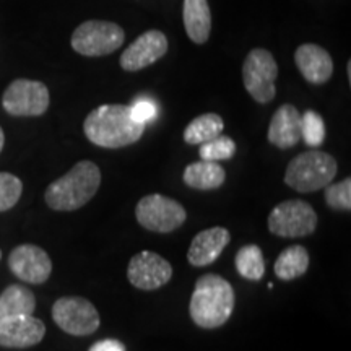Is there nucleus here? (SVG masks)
<instances>
[{"mask_svg": "<svg viewBox=\"0 0 351 351\" xmlns=\"http://www.w3.org/2000/svg\"><path fill=\"white\" fill-rule=\"evenodd\" d=\"M8 267L12 274L21 282L41 285L47 282L52 274V261L44 249L34 244H21L8 256Z\"/></svg>", "mask_w": 351, "mask_h": 351, "instance_id": "obj_12", "label": "nucleus"}, {"mask_svg": "<svg viewBox=\"0 0 351 351\" xmlns=\"http://www.w3.org/2000/svg\"><path fill=\"white\" fill-rule=\"evenodd\" d=\"M335 158L320 150H309L293 158L285 173V184L301 194L320 191L337 176Z\"/></svg>", "mask_w": 351, "mask_h": 351, "instance_id": "obj_4", "label": "nucleus"}, {"mask_svg": "<svg viewBox=\"0 0 351 351\" xmlns=\"http://www.w3.org/2000/svg\"><path fill=\"white\" fill-rule=\"evenodd\" d=\"M199 155L204 161H215V163L223 160H231L236 155V143L228 135L219 134L218 137L210 140V142L200 145Z\"/></svg>", "mask_w": 351, "mask_h": 351, "instance_id": "obj_24", "label": "nucleus"}, {"mask_svg": "<svg viewBox=\"0 0 351 351\" xmlns=\"http://www.w3.org/2000/svg\"><path fill=\"white\" fill-rule=\"evenodd\" d=\"M326 189V204L333 210L350 212L351 210V179L345 178L337 184H328Z\"/></svg>", "mask_w": 351, "mask_h": 351, "instance_id": "obj_27", "label": "nucleus"}, {"mask_svg": "<svg viewBox=\"0 0 351 351\" xmlns=\"http://www.w3.org/2000/svg\"><path fill=\"white\" fill-rule=\"evenodd\" d=\"M184 184L195 191H215L226 181V171L215 161H197L184 169Z\"/></svg>", "mask_w": 351, "mask_h": 351, "instance_id": "obj_19", "label": "nucleus"}, {"mask_svg": "<svg viewBox=\"0 0 351 351\" xmlns=\"http://www.w3.org/2000/svg\"><path fill=\"white\" fill-rule=\"evenodd\" d=\"M236 270L245 280L258 282L265 275V257L262 249L256 244L243 245L234 258Z\"/></svg>", "mask_w": 351, "mask_h": 351, "instance_id": "obj_23", "label": "nucleus"}, {"mask_svg": "<svg viewBox=\"0 0 351 351\" xmlns=\"http://www.w3.org/2000/svg\"><path fill=\"white\" fill-rule=\"evenodd\" d=\"M231 234L226 228L215 226L200 231L192 239L191 247L187 251V261L194 267H207L221 256L225 247L230 244Z\"/></svg>", "mask_w": 351, "mask_h": 351, "instance_id": "obj_16", "label": "nucleus"}, {"mask_svg": "<svg viewBox=\"0 0 351 351\" xmlns=\"http://www.w3.org/2000/svg\"><path fill=\"white\" fill-rule=\"evenodd\" d=\"M236 306L231 283L217 274H205L197 280L189 302V314L197 327L218 328L230 320Z\"/></svg>", "mask_w": 351, "mask_h": 351, "instance_id": "obj_2", "label": "nucleus"}, {"mask_svg": "<svg viewBox=\"0 0 351 351\" xmlns=\"http://www.w3.org/2000/svg\"><path fill=\"white\" fill-rule=\"evenodd\" d=\"M319 218L315 210L304 200H285L269 215V230L278 238H304L313 234Z\"/></svg>", "mask_w": 351, "mask_h": 351, "instance_id": "obj_6", "label": "nucleus"}, {"mask_svg": "<svg viewBox=\"0 0 351 351\" xmlns=\"http://www.w3.org/2000/svg\"><path fill=\"white\" fill-rule=\"evenodd\" d=\"M101 186V171L93 161H78L69 173L46 189L47 207L56 212H75L85 207Z\"/></svg>", "mask_w": 351, "mask_h": 351, "instance_id": "obj_3", "label": "nucleus"}, {"mask_svg": "<svg viewBox=\"0 0 351 351\" xmlns=\"http://www.w3.org/2000/svg\"><path fill=\"white\" fill-rule=\"evenodd\" d=\"M130 111L134 114V117L140 122H143L147 125V122H152L156 119L158 116V106L156 103L152 98H147V96H142V98H137L132 103Z\"/></svg>", "mask_w": 351, "mask_h": 351, "instance_id": "obj_28", "label": "nucleus"}, {"mask_svg": "<svg viewBox=\"0 0 351 351\" xmlns=\"http://www.w3.org/2000/svg\"><path fill=\"white\" fill-rule=\"evenodd\" d=\"M46 326L33 315H15L0 319V346L3 348H29L43 341Z\"/></svg>", "mask_w": 351, "mask_h": 351, "instance_id": "obj_14", "label": "nucleus"}, {"mask_svg": "<svg viewBox=\"0 0 351 351\" xmlns=\"http://www.w3.org/2000/svg\"><path fill=\"white\" fill-rule=\"evenodd\" d=\"M86 138L101 148H124L138 142L145 132L143 122L137 121L124 104H103L86 116L83 122Z\"/></svg>", "mask_w": 351, "mask_h": 351, "instance_id": "obj_1", "label": "nucleus"}, {"mask_svg": "<svg viewBox=\"0 0 351 351\" xmlns=\"http://www.w3.org/2000/svg\"><path fill=\"white\" fill-rule=\"evenodd\" d=\"M225 129V121L219 114L207 112L197 116L184 130V142L189 145H202L218 137Z\"/></svg>", "mask_w": 351, "mask_h": 351, "instance_id": "obj_22", "label": "nucleus"}, {"mask_svg": "<svg viewBox=\"0 0 351 351\" xmlns=\"http://www.w3.org/2000/svg\"><path fill=\"white\" fill-rule=\"evenodd\" d=\"M301 138L309 147H320L326 140V124L320 114L313 109L301 114Z\"/></svg>", "mask_w": 351, "mask_h": 351, "instance_id": "obj_25", "label": "nucleus"}, {"mask_svg": "<svg viewBox=\"0 0 351 351\" xmlns=\"http://www.w3.org/2000/svg\"><path fill=\"white\" fill-rule=\"evenodd\" d=\"M88 351H125V346L122 341L114 340V339H106L99 340L90 346Z\"/></svg>", "mask_w": 351, "mask_h": 351, "instance_id": "obj_29", "label": "nucleus"}, {"mask_svg": "<svg viewBox=\"0 0 351 351\" xmlns=\"http://www.w3.org/2000/svg\"><path fill=\"white\" fill-rule=\"evenodd\" d=\"M135 218L145 230L166 234L186 223L187 212L178 200L161 194H152L140 199L135 207Z\"/></svg>", "mask_w": 351, "mask_h": 351, "instance_id": "obj_8", "label": "nucleus"}, {"mask_svg": "<svg viewBox=\"0 0 351 351\" xmlns=\"http://www.w3.org/2000/svg\"><path fill=\"white\" fill-rule=\"evenodd\" d=\"M125 33L117 23L103 20H90L73 32L70 44L73 51L85 57L112 54L124 44Z\"/></svg>", "mask_w": 351, "mask_h": 351, "instance_id": "obj_5", "label": "nucleus"}, {"mask_svg": "<svg viewBox=\"0 0 351 351\" xmlns=\"http://www.w3.org/2000/svg\"><path fill=\"white\" fill-rule=\"evenodd\" d=\"M0 258H2V252H0Z\"/></svg>", "mask_w": 351, "mask_h": 351, "instance_id": "obj_31", "label": "nucleus"}, {"mask_svg": "<svg viewBox=\"0 0 351 351\" xmlns=\"http://www.w3.org/2000/svg\"><path fill=\"white\" fill-rule=\"evenodd\" d=\"M267 137L280 150L295 147L301 140V112L293 104L280 106L271 117Z\"/></svg>", "mask_w": 351, "mask_h": 351, "instance_id": "obj_17", "label": "nucleus"}, {"mask_svg": "<svg viewBox=\"0 0 351 351\" xmlns=\"http://www.w3.org/2000/svg\"><path fill=\"white\" fill-rule=\"evenodd\" d=\"M278 78V64L267 49H252L243 65V82L254 101L267 104L276 95L275 82Z\"/></svg>", "mask_w": 351, "mask_h": 351, "instance_id": "obj_7", "label": "nucleus"}, {"mask_svg": "<svg viewBox=\"0 0 351 351\" xmlns=\"http://www.w3.org/2000/svg\"><path fill=\"white\" fill-rule=\"evenodd\" d=\"M23 182L10 173H0V212H7L19 204Z\"/></svg>", "mask_w": 351, "mask_h": 351, "instance_id": "obj_26", "label": "nucleus"}, {"mask_svg": "<svg viewBox=\"0 0 351 351\" xmlns=\"http://www.w3.org/2000/svg\"><path fill=\"white\" fill-rule=\"evenodd\" d=\"M127 278L142 291H155L173 278V265L153 251H142L130 258Z\"/></svg>", "mask_w": 351, "mask_h": 351, "instance_id": "obj_11", "label": "nucleus"}, {"mask_svg": "<svg viewBox=\"0 0 351 351\" xmlns=\"http://www.w3.org/2000/svg\"><path fill=\"white\" fill-rule=\"evenodd\" d=\"M168 52V38L160 29L145 32L121 56V67L125 72H138L155 64Z\"/></svg>", "mask_w": 351, "mask_h": 351, "instance_id": "obj_13", "label": "nucleus"}, {"mask_svg": "<svg viewBox=\"0 0 351 351\" xmlns=\"http://www.w3.org/2000/svg\"><path fill=\"white\" fill-rule=\"evenodd\" d=\"M49 101V90L44 83L19 78L3 91L2 106L10 116L34 117L47 111Z\"/></svg>", "mask_w": 351, "mask_h": 351, "instance_id": "obj_10", "label": "nucleus"}, {"mask_svg": "<svg viewBox=\"0 0 351 351\" xmlns=\"http://www.w3.org/2000/svg\"><path fill=\"white\" fill-rule=\"evenodd\" d=\"M184 28L189 39L195 44H205L212 33V10L208 0H184Z\"/></svg>", "mask_w": 351, "mask_h": 351, "instance_id": "obj_18", "label": "nucleus"}, {"mask_svg": "<svg viewBox=\"0 0 351 351\" xmlns=\"http://www.w3.org/2000/svg\"><path fill=\"white\" fill-rule=\"evenodd\" d=\"M36 309V298L29 288L10 285L0 295V319L15 315H33Z\"/></svg>", "mask_w": 351, "mask_h": 351, "instance_id": "obj_20", "label": "nucleus"}, {"mask_svg": "<svg viewBox=\"0 0 351 351\" xmlns=\"http://www.w3.org/2000/svg\"><path fill=\"white\" fill-rule=\"evenodd\" d=\"M295 62L306 82L313 85H324L332 78V56L317 44H301L295 52Z\"/></svg>", "mask_w": 351, "mask_h": 351, "instance_id": "obj_15", "label": "nucleus"}, {"mask_svg": "<svg viewBox=\"0 0 351 351\" xmlns=\"http://www.w3.org/2000/svg\"><path fill=\"white\" fill-rule=\"evenodd\" d=\"M52 319L65 333L73 337H86L99 328L98 309L85 298L65 296L52 306Z\"/></svg>", "mask_w": 351, "mask_h": 351, "instance_id": "obj_9", "label": "nucleus"}, {"mask_svg": "<svg viewBox=\"0 0 351 351\" xmlns=\"http://www.w3.org/2000/svg\"><path fill=\"white\" fill-rule=\"evenodd\" d=\"M3 145H5V135H3V130H2V127H0V152H2Z\"/></svg>", "mask_w": 351, "mask_h": 351, "instance_id": "obj_30", "label": "nucleus"}, {"mask_svg": "<svg viewBox=\"0 0 351 351\" xmlns=\"http://www.w3.org/2000/svg\"><path fill=\"white\" fill-rule=\"evenodd\" d=\"M309 269V252L304 245H289L276 257L275 275L283 282H291L302 276Z\"/></svg>", "mask_w": 351, "mask_h": 351, "instance_id": "obj_21", "label": "nucleus"}]
</instances>
